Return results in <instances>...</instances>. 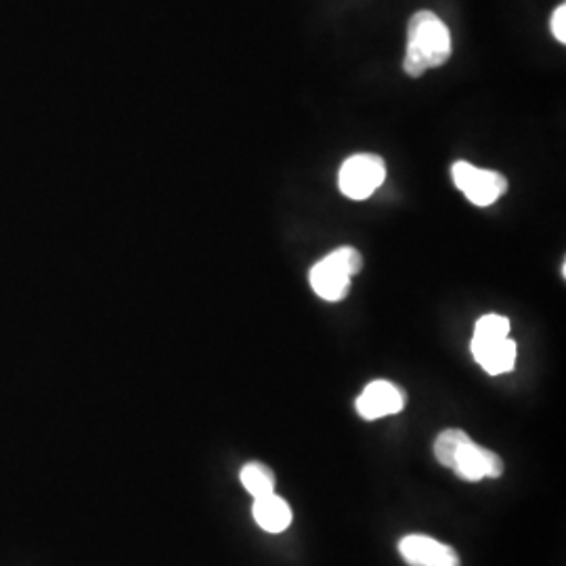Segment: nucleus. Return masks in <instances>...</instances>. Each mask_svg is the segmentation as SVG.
Wrapping results in <instances>:
<instances>
[{
	"instance_id": "nucleus-1",
	"label": "nucleus",
	"mask_w": 566,
	"mask_h": 566,
	"mask_svg": "<svg viewBox=\"0 0 566 566\" xmlns=\"http://www.w3.org/2000/svg\"><path fill=\"white\" fill-rule=\"evenodd\" d=\"M451 57V32L432 11H418L407 23V51L403 70L420 78L428 70L446 65Z\"/></svg>"
},
{
	"instance_id": "nucleus-2",
	"label": "nucleus",
	"mask_w": 566,
	"mask_h": 566,
	"mask_svg": "<svg viewBox=\"0 0 566 566\" xmlns=\"http://www.w3.org/2000/svg\"><path fill=\"white\" fill-rule=\"evenodd\" d=\"M364 256L357 248L344 245L327 254L311 269V287L327 303H340L348 294L350 280L361 271Z\"/></svg>"
},
{
	"instance_id": "nucleus-3",
	"label": "nucleus",
	"mask_w": 566,
	"mask_h": 566,
	"mask_svg": "<svg viewBox=\"0 0 566 566\" xmlns=\"http://www.w3.org/2000/svg\"><path fill=\"white\" fill-rule=\"evenodd\" d=\"M386 181V164L380 156L357 154L344 160L338 172V187L350 200L371 198Z\"/></svg>"
},
{
	"instance_id": "nucleus-4",
	"label": "nucleus",
	"mask_w": 566,
	"mask_h": 566,
	"mask_svg": "<svg viewBox=\"0 0 566 566\" xmlns=\"http://www.w3.org/2000/svg\"><path fill=\"white\" fill-rule=\"evenodd\" d=\"M451 177L465 198L481 208L497 202L507 191V179L502 172L479 168L464 160L451 166Z\"/></svg>"
},
{
	"instance_id": "nucleus-5",
	"label": "nucleus",
	"mask_w": 566,
	"mask_h": 566,
	"mask_svg": "<svg viewBox=\"0 0 566 566\" xmlns=\"http://www.w3.org/2000/svg\"><path fill=\"white\" fill-rule=\"evenodd\" d=\"M405 397L403 390L388 380H374L365 386L364 392L357 399V413L367 420H382L386 416H395L399 411H403Z\"/></svg>"
},
{
	"instance_id": "nucleus-6",
	"label": "nucleus",
	"mask_w": 566,
	"mask_h": 566,
	"mask_svg": "<svg viewBox=\"0 0 566 566\" xmlns=\"http://www.w3.org/2000/svg\"><path fill=\"white\" fill-rule=\"evenodd\" d=\"M399 554L409 566H462L453 547L428 535H405Z\"/></svg>"
},
{
	"instance_id": "nucleus-7",
	"label": "nucleus",
	"mask_w": 566,
	"mask_h": 566,
	"mask_svg": "<svg viewBox=\"0 0 566 566\" xmlns=\"http://www.w3.org/2000/svg\"><path fill=\"white\" fill-rule=\"evenodd\" d=\"M451 470L462 481L479 483L483 479H500L504 474V462L495 451L470 441L458 455Z\"/></svg>"
},
{
	"instance_id": "nucleus-8",
	"label": "nucleus",
	"mask_w": 566,
	"mask_h": 566,
	"mask_svg": "<svg viewBox=\"0 0 566 566\" xmlns=\"http://www.w3.org/2000/svg\"><path fill=\"white\" fill-rule=\"evenodd\" d=\"M470 350L476 364L485 369L489 376H502L514 369L516 365V343L510 336L502 338H479L472 336Z\"/></svg>"
},
{
	"instance_id": "nucleus-9",
	"label": "nucleus",
	"mask_w": 566,
	"mask_h": 566,
	"mask_svg": "<svg viewBox=\"0 0 566 566\" xmlns=\"http://www.w3.org/2000/svg\"><path fill=\"white\" fill-rule=\"evenodd\" d=\"M252 516L263 531L275 533V535L283 533L287 526L292 525V518H294L292 507L287 506V502L277 493L256 497L252 506Z\"/></svg>"
},
{
	"instance_id": "nucleus-10",
	"label": "nucleus",
	"mask_w": 566,
	"mask_h": 566,
	"mask_svg": "<svg viewBox=\"0 0 566 566\" xmlns=\"http://www.w3.org/2000/svg\"><path fill=\"white\" fill-rule=\"evenodd\" d=\"M240 481L243 489L256 500L269 493H275V472L263 462H250L242 468Z\"/></svg>"
},
{
	"instance_id": "nucleus-11",
	"label": "nucleus",
	"mask_w": 566,
	"mask_h": 566,
	"mask_svg": "<svg viewBox=\"0 0 566 566\" xmlns=\"http://www.w3.org/2000/svg\"><path fill=\"white\" fill-rule=\"evenodd\" d=\"M470 441H472V439L465 434L464 430H460V428H447V430H443V432L434 439V458H437V462L451 470L453 464H455V460H458V455L462 453V449H464Z\"/></svg>"
},
{
	"instance_id": "nucleus-12",
	"label": "nucleus",
	"mask_w": 566,
	"mask_h": 566,
	"mask_svg": "<svg viewBox=\"0 0 566 566\" xmlns=\"http://www.w3.org/2000/svg\"><path fill=\"white\" fill-rule=\"evenodd\" d=\"M474 336H479V338L510 336V319L504 315H495V313L483 315L474 325Z\"/></svg>"
},
{
	"instance_id": "nucleus-13",
	"label": "nucleus",
	"mask_w": 566,
	"mask_h": 566,
	"mask_svg": "<svg viewBox=\"0 0 566 566\" xmlns=\"http://www.w3.org/2000/svg\"><path fill=\"white\" fill-rule=\"evenodd\" d=\"M552 34H554V39L560 42V44H565L566 42V4H558L556 9H554V13H552Z\"/></svg>"
}]
</instances>
